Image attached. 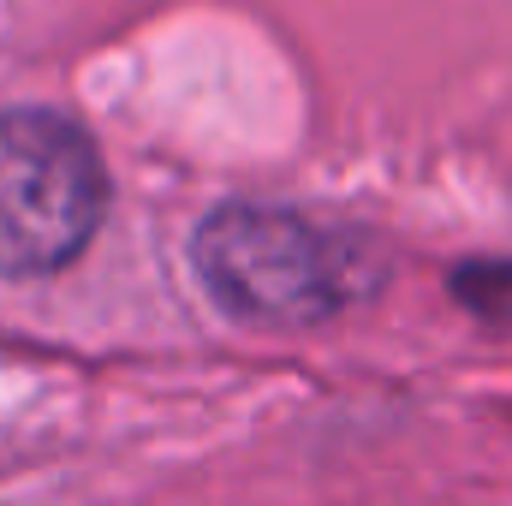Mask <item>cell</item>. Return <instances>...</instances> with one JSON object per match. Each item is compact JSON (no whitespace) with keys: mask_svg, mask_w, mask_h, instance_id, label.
I'll return each instance as SVG.
<instances>
[{"mask_svg":"<svg viewBox=\"0 0 512 506\" xmlns=\"http://www.w3.org/2000/svg\"><path fill=\"white\" fill-rule=\"evenodd\" d=\"M191 256L215 304L256 328H316L387 274L376 245L274 203H221L197 227Z\"/></svg>","mask_w":512,"mask_h":506,"instance_id":"obj_1","label":"cell"},{"mask_svg":"<svg viewBox=\"0 0 512 506\" xmlns=\"http://www.w3.org/2000/svg\"><path fill=\"white\" fill-rule=\"evenodd\" d=\"M108 215L96 143L54 108L0 114V280H42L78 262Z\"/></svg>","mask_w":512,"mask_h":506,"instance_id":"obj_2","label":"cell"}]
</instances>
